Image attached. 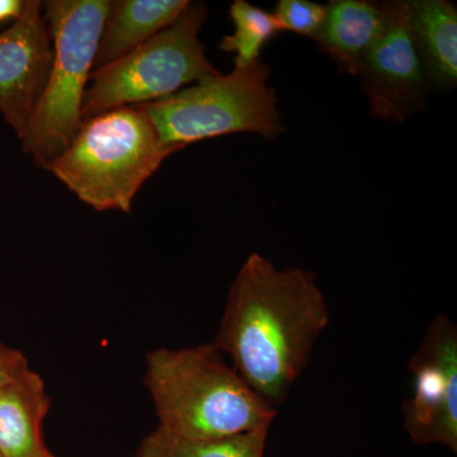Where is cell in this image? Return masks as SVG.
I'll list each match as a JSON object with an SVG mask.
<instances>
[{
	"instance_id": "1",
	"label": "cell",
	"mask_w": 457,
	"mask_h": 457,
	"mask_svg": "<svg viewBox=\"0 0 457 457\" xmlns=\"http://www.w3.org/2000/svg\"><path fill=\"white\" fill-rule=\"evenodd\" d=\"M329 321L314 273L299 267L278 269L254 252L231 282L212 343L230 357L248 386L278 411Z\"/></svg>"
},
{
	"instance_id": "2",
	"label": "cell",
	"mask_w": 457,
	"mask_h": 457,
	"mask_svg": "<svg viewBox=\"0 0 457 457\" xmlns=\"http://www.w3.org/2000/svg\"><path fill=\"white\" fill-rule=\"evenodd\" d=\"M144 385L159 428L189 440L270 431L278 414L225 362L212 343L150 351Z\"/></svg>"
},
{
	"instance_id": "3",
	"label": "cell",
	"mask_w": 457,
	"mask_h": 457,
	"mask_svg": "<svg viewBox=\"0 0 457 457\" xmlns=\"http://www.w3.org/2000/svg\"><path fill=\"white\" fill-rule=\"evenodd\" d=\"M176 152L140 106H125L83 120L49 171L92 209L130 212L144 183Z\"/></svg>"
},
{
	"instance_id": "4",
	"label": "cell",
	"mask_w": 457,
	"mask_h": 457,
	"mask_svg": "<svg viewBox=\"0 0 457 457\" xmlns=\"http://www.w3.org/2000/svg\"><path fill=\"white\" fill-rule=\"evenodd\" d=\"M42 5L53 44V64L44 95L21 141L36 167L49 170L82 125L87 83L111 2L49 0Z\"/></svg>"
},
{
	"instance_id": "5",
	"label": "cell",
	"mask_w": 457,
	"mask_h": 457,
	"mask_svg": "<svg viewBox=\"0 0 457 457\" xmlns=\"http://www.w3.org/2000/svg\"><path fill=\"white\" fill-rule=\"evenodd\" d=\"M270 79V65L261 59L137 106L149 117L162 143L177 152L197 141L240 132L273 140L284 134L285 125Z\"/></svg>"
},
{
	"instance_id": "6",
	"label": "cell",
	"mask_w": 457,
	"mask_h": 457,
	"mask_svg": "<svg viewBox=\"0 0 457 457\" xmlns=\"http://www.w3.org/2000/svg\"><path fill=\"white\" fill-rule=\"evenodd\" d=\"M207 16L204 3L189 2L176 22L128 55L93 71L84 95L83 120L114 108L161 101L220 73L200 41Z\"/></svg>"
},
{
	"instance_id": "7",
	"label": "cell",
	"mask_w": 457,
	"mask_h": 457,
	"mask_svg": "<svg viewBox=\"0 0 457 457\" xmlns=\"http://www.w3.org/2000/svg\"><path fill=\"white\" fill-rule=\"evenodd\" d=\"M413 394L403 403V426L418 445L457 453V328L437 315L411 361Z\"/></svg>"
},
{
	"instance_id": "8",
	"label": "cell",
	"mask_w": 457,
	"mask_h": 457,
	"mask_svg": "<svg viewBox=\"0 0 457 457\" xmlns=\"http://www.w3.org/2000/svg\"><path fill=\"white\" fill-rule=\"evenodd\" d=\"M380 37L361 65L357 78L370 116L404 122L422 112L431 87L409 31L405 0L383 2Z\"/></svg>"
},
{
	"instance_id": "9",
	"label": "cell",
	"mask_w": 457,
	"mask_h": 457,
	"mask_svg": "<svg viewBox=\"0 0 457 457\" xmlns=\"http://www.w3.org/2000/svg\"><path fill=\"white\" fill-rule=\"evenodd\" d=\"M53 44L38 0H27L13 25L0 33V113L20 139L44 95Z\"/></svg>"
},
{
	"instance_id": "10",
	"label": "cell",
	"mask_w": 457,
	"mask_h": 457,
	"mask_svg": "<svg viewBox=\"0 0 457 457\" xmlns=\"http://www.w3.org/2000/svg\"><path fill=\"white\" fill-rule=\"evenodd\" d=\"M50 405L45 381L31 369L0 387V455L56 457L42 437Z\"/></svg>"
},
{
	"instance_id": "11",
	"label": "cell",
	"mask_w": 457,
	"mask_h": 457,
	"mask_svg": "<svg viewBox=\"0 0 457 457\" xmlns=\"http://www.w3.org/2000/svg\"><path fill=\"white\" fill-rule=\"evenodd\" d=\"M385 23L381 3L369 0H332L314 41L339 73L357 78L361 65L380 37Z\"/></svg>"
},
{
	"instance_id": "12",
	"label": "cell",
	"mask_w": 457,
	"mask_h": 457,
	"mask_svg": "<svg viewBox=\"0 0 457 457\" xmlns=\"http://www.w3.org/2000/svg\"><path fill=\"white\" fill-rule=\"evenodd\" d=\"M408 26L431 89L457 84V8L447 0H405Z\"/></svg>"
},
{
	"instance_id": "13",
	"label": "cell",
	"mask_w": 457,
	"mask_h": 457,
	"mask_svg": "<svg viewBox=\"0 0 457 457\" xmlns=\"http://www.w3.org/2000/svg\"><path fill=\"white\" fill-rule=\"evenodd\" d=\"M188 3L187 0L111 2L93 71L128 55L176 22Z\"/></svg>"
},
{
	"instance_id": "14",
	"label": "cell",
	"mask_w": 457,
	"mask_h": 457,
	"mask_svg": "<svg viewBox=\"0 0 457 457\" xmlns=\"http://www.w3.org/2000/svg\"><path fill=\"white\" fill-rule=\"evenodd\" d=\"M270 431L220 438L189 440L156 428L141 441L135 457H263Z\"/></svg>"
},
{
	"instance_id": "15",
	"label": "cell",
	"mask_w": 457,
	"mask_h": 457,
	"mask_svg": "<svg viewBox=\"0 0 457 457\" xmlns=\"http://www.w3.org/2000/svg\"><path fill=\"white\" fill-rule=\"evenodd\" d=\"M234 32L222 38L219 47L236 54L234 66H246L261 60L262 50L279 31L272 13L245 0H236L228 9Z\"/></svg>"
},
{
	"instance_id": "16",
	"label": "cell",
	"mask_w": 457,
	"mask_h": 457,
	"mask_svg": "<svg viewBox=\"0 0 457 457\" xmlns=\"http://www.w3.org/2000/svg\"><path fill=\"white\" fill-rule=\"evenodd\" d=\"M279 31H288L314 40L327 17V5L311 0H279L273 11Z\"/></svg>"
},
{
	"instance_id": "17",
	"label": "cell",
	"mask_w": 457,
	"mask_h": 457,
	"mask_svg": "<svg viewBox=\"0 0 457 457\" xmlns=\"http://www.w3.org/2000/svg\"><path fill=\"white\" fill-rule=\"evenodd\" d=\"M29 361L22 352L0 342V387L29 371Z\"/></svg>"
},
{
	"instance_id": "18",
	"label": "cell",
	"mask_w": 457,
	"mask_h": 457,
	"mask_svg": "<svg viewBox=\"0 0 457 457\" xmlns=\"http://www.w3.org/2000/svg\"><path fill=\"white\" fill-rule=\"evenodd\" d=\"M26 2L22 0H0V22L17 20L25 8Z\"/></svg>"
},
{
	"instance_id": "19",
	"label": "cell",
	"mask_w": 457,
	"mask_h": 457,
	"mask_svg": "<svg viewBox=\"0 0 457 457\" xmlns=\"http://www.w3.org/2000/svg\"><path fill=\"white\" fill-rule=\"evenodd\" d=\"M0 457H3L2 455H0Z\"/></svg>"
}]
</instances>
